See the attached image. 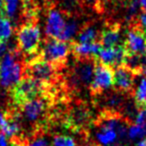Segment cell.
Returning <instances> with one entry per match:
<instances>
[{"label":"cell","mask_w":146,"mask_h":146,"mask_svg":"<svg viewBox=\"0 0 146 146\" xmlns=\"http://www.w3.org/2000/svg\"><path fill=\"white\" fill-rule=\"evenodd\" d=\"M71 49V45L65 41L57 40V39L49 38L45 42L40 55L41 58L52 64L60 65L61 63L65 62Z\"/></svg>","instance_id":"cell-5"},{"label":"cell","mask_w":146,"mask_h":146,"mask_svg":"<svg viewBox=\"0 0 146 146\" xmlns=\"http://www.w3.org/2000/svg\"><path fill=\"white\" fill-rule=\"evenodd\" d=\"M102 49V45L100 42H92V43H72L71 44V50L75 54L78 59L85 58H94L96 59L97 55L99 54L100 50Z\"/></svg>","instance_id":"cell-13"},{"label":"cell","mask_w":146,"mask_h":146,"mask_svg":"<svg viewBox=\"0 0 146 146\" xmlns=\"http://www.w3.org/2000/svg\"><path fill=\"white\" fill-rule=\"evenodd\" d=\"M57 66L41 58L40 55L26 61L25 75L26 77L33 78L35 80L48 85L57 76Z\"/></svg>","instance_id":"cell-4"},{"label":"cell","mask_w":146,"mask_h":146,"mask_svg":"<svg viewBox=\"0 0 146 146\" xmlns=\"http://www.w3.org/2000/svg\"><path fill=\"white\" fill-rule=\"evenodd\" d=\"M19 4V0H4V14L5 16L12 18L14 17Z\"/></svg>","instance_id":"cell-23"},{"label":"cell","mask_w":146,"mask_h":146,"mask_svg":"<svg viewBox=\"0 0 146 146\" xmlns=\"http://www.w3.org/2000/svg\"><path fill=\"white\" fill-rule=\"evenodd\" d=\"M18 51L11 50L0 60V85L11 89L21 79L22 67L18 61Z\"/></svg>","instance_id":"cell-2"},{"label":"cell","mask_w":146,"mask_h":146,"mask_svg":"<svg viewBox=\"0 0 146 146\" xmlns=\"http://www.w3.org/2000/svg\"><path fill=\"white\" fill-rule=\"evenodd\" d=\"M109 146H126V145L121 144V143H117V144H113V145H109Z\"/></svg>","instance_id":"cell-31"},{"label":"cell","mask_w":146,"mask_h":146,"mask_svg":"<svg viewBox=\"0 0 146 146\" xmlns=\"http://www.w3.org/2000/svg\"><path fill=\"white\" fill-rule=\"evenodd\" d=\"M0 132L7 138H14L20 132V125L16 117L10 113H5V117L0 125Z\"/></svg>","instance_id":"cell-16"},{"label":"cell","mask_w":146,"mask_h":146,"mask_svg":"<svg viewBox=\"0 0 146 146\" xmlns=\"http://www.w3.org/2000/svg\"><path fill=\"white\" fill-rule=\"evenodd\" d=\"M114 71L112 67L96 63L94 68V75L90 84V89L93 93H100L113 85Z\"/></svg>","instance_id":"cell-6"},{"label":"cell","mask_w":146,"mask_h":146,"mask_svg":"<svg viewBox=\"0 0 146 146\" xmlns=\"http://www.w3.org/2000/svg\"><path fill=\"white\" fill-rule=\"evenodd\" d=\"M12 34V25L4 14H0V42H6Z\"/></svg>","instance_id":"cell-18"},{"label":"cell","mask_w":146,"mask_h":146,"mask_svg":"<svg viewBox=\"0 0 146 146\" xmlns=\"http://www.w3.org/2000/svg\"><path fill=\"white\" fill-rule=\"evenodd\" d=\"M7 50H8V46H7L6 42H0V57L4 56Z\"/></svg>","instance_id":"cell-26"},{"label":"cell","mask_w":146,"mask_h":146,"mask_svg":"<svg viewBox=\"0 0 146 146\" xmlns=\"http://www.w3.org/2000/svg\"><path fill=\"white\" fill-rule=\"evenodd\" d=\"M139 26L140 28L142 29L144 35L146 37V13H143V14L140 15L139 17Z\"/></svg>","instance_id":"cell-25"},{"label":"cell","mask_w":146,"mask_h":146,"mask_svg":"<svg viewBox=\"0 0 146 146\" xmlns=\"http://www.w3.org/2000/svg\"><path fill=\"white\" fill-rule=\"evenodd\" d=\"M77 30H78V26H77V24H76L75 21H69V22H66L65 28H64V30H63L59 40L65 41V42L71 40V39L76 35Z\"/></svg>","instance_id":"cell-21"},{"label":"cell","mask_w":146,"mask_h":146,"mask_svg":"<svg viewBox=\"0 0 146 146\" xmlns=\"http://www.w3.org/2000/svg\"><path fill=\"white\" fill-rule=\"evenodd\" d=\"M139 3L142 10L144 11V13H146V0H139Z\"/></svg>","instance_id":"cell-28"},{"label":"cell","mask_w":146,"mask_h":146,"mask_svg":"<svg viewBox=\"0 0 146 146\" xmlns=\"http://www.w3.org/2000/svg\"><path fill=\"white\" fill-rule=\"evenodd\" d=\"M124 46L129 55L146 54V37L139 25L132 26L126 34Z\"/></svg>","instance_id":"cell-7"},{"label":"cell","mask_w":146,"mask_h":146,"mask_svg":"<svg viewBox=\"0 0 146 146\" xmlns=\"http://www.w3.org/2000/svg\"><path fill=\"white\" fill-rule=\"evenodd\" d=\"M45 85L47 84L25 76L11 88V98L13 103L17 107H21L29 100L44 95L46 90Z\"/></svg>","instance_id":"cell-1"},{"label":"cell","mask_w":146,"mask_h":146,"mask_svg":"<svg viewBox=\"0 0 146 146\" xmlns=\"http://www.w3.org/2000/svg\"><path fill=\"white\" fill-rule=\"evenodd\" d=\"M65 25H66V20L62 13L56 9H52L47 15L45 33L49 38L59 40L65 28Z\"/></svg>","instance_id":"cell-11"},{"label":"cell","mask_w":146,"mask_h":146,"mask_svg":"<svg viewBox=\"0 0 146 146\" xmlns=\"http://www.w3.org/2000/svg\"><path fill=\"white\" fill-rule=\"evenodd\" d=\"M7 145H8L7 137L3 133L0 132V146H7Z\"/></svg>","instance_id":"cell-27"},{"label":"cell","mask_w":146,"mask_h":146,"mask_svg":"<svg viewBox=\"0 0 146 146\" xmlns=\"http://www.w3.org/2000/svg\"><path fill=\"white\" fill-rule=\"evenodd\" d=\"M96 138L101 145L109 146L110 144L114 143V141L118 138V134L117 131L113 128L100 125V130L96 133Z\"/></svg>","instance_id":"cell-17"},{"label":"cell","mask_w":146,"mask_h":146,"mask_svg":"<svg viewBox=\"0 0 146 146\" xmlns=\"http://www.w3.org/2000/svg\"><path fill=\"white\" fill-rule=\"evenodd\" d=\"M41 42V32L34 21L22 25L17 32V44L19 51L27 55L36 54Z\"/></svg>","instance_id":"cell-3"},{"label":"cell","mask_w":146,"mask_h":146,"mask_svg":"<svg viewBox=\"0 0 146 146\" xmlns=\"http://www.w3.org/2000/svg\"><path fill=\"white\" fill-rule=\"evenodd\" d=\"M99 42L102 47H114L120 45L121 33L118 25H109L105 27L100 33Z\"/></svg>","instance_id":"cell-14"},{"label":"cell","mask_w":146,"mask_h":146,"mask_svg":"<svg viewBox=\"0 0 146 146\" xmlns=\"http://www.w3.org/2000/svg\"><path fill=\"white\" fill-rule=\"evenodd\" d=\"M51 146H77L75 140L70 136L66 135H56L53 138Z\"/></svg>","instance_id":"cell-22"},{"label":"cell","mask_w":146,"mask_h":146,"mask_svg":"<svg viewBox=\"0 0 146 146\" xmlns=\"http://www.w3.org/2000/svg\"><path fill=\"white\" fill-rule=\"evenodd\" d=\"M83 1L87 4H93V3L96 2V0H83Z\"/></svg>","instance_id":"cell-30"},{"label":"cell","mask_w":146,"mask_h":146,"mask_svg":"<svg viewBox=\"0 0 146 146\" xmlns=\"http://www.w3.org/2000/svg\"><path fill=\"white\" fill-rule=\"evenodd\" d=\"M127 56V51L124 44H120L114 47H102L96 59L99 60L101 64L110 67L122 66L125 63Z\"/></svg>","instance_id":"cell-8"},{"label":"cell","mask_w":146,"mask_h":146,"mask_svg":"<svg viewBox=\"0 0 146 146\" xmlns=\"http://www.w3.org/2000/svg\"><path fill=\"white\" fill-rule=\"evenodd\" d=\"M49 98L42 95L32 100H29L21 106V111L26 120L30 122L37 121L48 107Z\"/></svg>","instance_id":"cell-10"},{"label":"cell","mask_w":146,"mask_h":146,"mask_svg":"<svg viewBox=\"0 0 146 146\" xmlns=\"http://www.w3.org/2000/svg\"><path fill=\"white\" fill-rule=\"evenodd\" d=\"M76 66L73 73V81L76 84L87 86L90 85L93 79L94 68H95L96 61L92 60V58L78 59Z\"/></svg>","instance_id":"cell-9"},{"label":"cell","mask_w":146,"mask_h":146,"mask_svg":"<svg viewBox=\"0 0 146 146\" xmlns=\"http://www.w3.org/2000/svg\"><path fill=\"white\" fill-rule=\"evenodd\" d=\"M135 74L125 65L116 67L114 71L113 84L117 90L121 92H130L133 90Z\"/></svg>","instance_id":"cell-12"},{"label":"cell","mask_w":146,"mask_h":146,"mask_svg":"<svg viewBox=\"0 0 146 146\" xmlns=\"http://www.w3.org/2000/svg\"><path fill=\"white\" fill-rule=\"evenodd\" d=\"M134 100L138 109H143L146 106V75L135 74L134 77Z\"/></svg>","instance_id":"cell-15"},{"label":"cell","mask_w":146,"mask_h":146,"mask_svg":"<svg viewBox=\"0 0 146 146\" xmlns=\"http://www.w3.org/2000/svg\"><path fill=\"white\" fill-rule=\"evenodd\" d=\"M127 135L132 140L144 139L146 138V125H138L135 123L130 125L127 130Z\"/></svg>","instance_id":"cell-20"},{"label":"cell","mask_w":146,"mask_h":146,"mask_svg":"<svg viewBox=\"0 0 146 146\" xmlns=\"http://www.w3.org/2000/svg\"><path fill=\"white\" fill-rule=\"evenodd\" d=\"M24 146H48V142L45 138L38 137L35 138L32 141L28 142L27 144H24Z\"/></svg>","instance_id":"cell-24"},{"label":"cell","mask_w":146,"mask_h":146,"mask_svg":"<svg viewBox=\"0 0 146 146\" xmlns=\"http://www.w3.org/2000/svg\"><path fill=\"white\" fill-rule=\"evenodd\" d=\"M4 117H5V113L0 110V125H1V123H2L3 119H4Z\"/></svg>","instance_id":"cell-29"},{"label":"cell","mask_w":146,"mask_h":146,"mask_svg":"<svg viewBox=\"0 0 146 146\" xmlns=\"http://www.w3.org/2000/svg\"><path fill=\"white\" fill-rule=\"evenodd\" d=\"M98 33L92 26L85 27L78 35V43H92L96 42Z\"/></svg>","instance_id":"cell-19"}]
</instances>
